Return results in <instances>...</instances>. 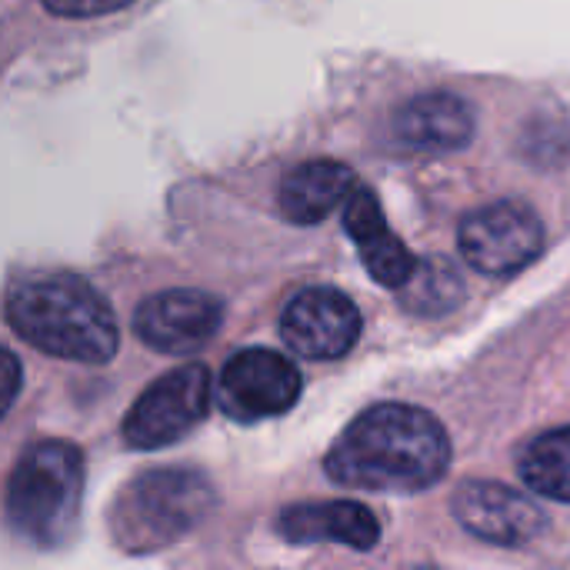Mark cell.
Segmentation results:
<instances>
[{
    "instance_id": "cell-11",
    "label": "cell",
    "mask_w": 570,
    "mask_h": 570,
    "mask_svg": "<svg viewBox=\"0 0 570 570\" xmlns=\"http://www.w3.org/2000/svg\"><path fill=\"white\" fill-rule=\"evenodd\" d=\"M277 531L287 544H341L351 551H374L381 524L374 511L357 501H311L284 508Z\"/></svg>"
},
{
    "instance_id": "cell-13",
    "label": "cell",
    "mask_w": 570,
    "mask_h": 570,
    "mask_svg": "<svg viewBox=\"0 0 570 570\" xmlns=\"http://www.w3.org/2000/svg\"><path fill=\"white\" fill-rule=\"evenodd\" d=\"M394 137L407 150H461L474 137V107L451 90L417 94L394 114Z\"/></svg>"
},
{
    "instance_id": "cell-17",
    "label": "cell",
    "mask_w": 570,
    "mask_h": 570,
    "mask_svg": "<svg viewBox=\"0 0 570 570\" xmlns=\"http://www.w3.org/2000/svg\"><path fill=\"white\" fill-rule=\"evenodd\" d=\"M134 0H43V7L57 17H104L130 7Z\"/></svg>"
},
{
    "instance_id": "cell-4",
    "label": "cell",
    "mask_w": 570,
    "mask_h": 570,
    "mask_svg": "<svg viewBox=\"0 0 570 570\" xmlns=\"http://www.w3.org/2000/svg\"><path fill=\"white\" fill-rule=\"evenodd\" d=\"M214 484L200 471H147L134 478L114 504V541L134 554L170 548L214 511Z\"/></svg>"
},
{
    "instance_id": "cell-7",
    "label": "cell",
    "mask_w": 570,
    "mask_h": 570,
    "mask_svg": "<svg viewBox=\"0 0 570 570\" xmlns=\"http://www.w3.org/2000/svg\"><path fill=\"white\" fill-rule=\"evenodd\" d=\"M301 397V371L291 357L250 347L234 354L217 381V404L230 421L254 424L287 414Z\"/></svg>"
},
{
    "instance_id": "cell-9",
    "label": "cell",
    "mask_w": 570,
    "mask_h": 570,
    "mask_svg": "<svg viewBox=\"0 0 570 570\" xmlns=\"http://www.w3.org/2000/svg\"><path fill=\"white\" fill-rule=\"evenodd\" d=\"M220 324L224 304L214 294L194 287L150 294L134 314L137 337L160 354H194L220 331Z\"/></svg>"
},
{
    "instance_id": "cell-12",
    "label": "cell",
    "mask_w": 570,
    "mask_h": 570,
    "mask_svg": "<svg viewBox=\"0 0 570 570\" xmlns=\"http://www.w3.org/2000/svg\"><path fill=\"white\" fill-rule=\"evenodd\" d=\"M344 230L354 240L361 264L381 287H401L411 271L417 267V257L404 247V240L387 227L384 210L367 187H354L344 200Z\"/></svg>"
},
{
    "instance_id": "cell-3",
    "label": "cell",
    "mask_w": 570,
    "mask_h": 570,
    "mask_svg": "<svg viewBox=\"0 0 570 570\" xmlns=\"http://www.w3.org/2000/svg\"><path fill=\"white\" fill-rule=\"evenodd\" d=\"M83 498V458L67 441H37L17 461L7 484V521L33 548H60L77 524Z\"/></svg>"
},
{
    "instance_id": "cell-5",
    "label": "cell",
    "mask_w": 570,
    "mask_h": 570,
    "mask_svg": "<svg viewBox=\"0 0 570 570\" xmlns=\"http://www.w3.org/2000/svg\"><path fill=\"white\" fill-rule=\"evenodd\" d=\"M458 244L464 261L491 277L528 271L544 250V220L524 200H494L461 220Z\"/></svg>"
},
{
    "instance_id": "cell-8",
    "label": "cell",
    "mask_w": 570,
    "mask_h": 570,
    "mask_svg": "<svg viewBox=\"0 0 570 570\" xmlns=\"http://www.w3.org/2000/svg\"><path fill=\"white\" fill-rule=\"evenodd\" d=\"M357 304L337 287H304L281 314V337L311 361H337L361 341Z\"/></svg>"
},
{
    "instance_id": "cell-1",
    "label": "cell",
    "mask_w": 570,
    "mask_h": 570,
    "mask_svg": "<svg viewBox=\"0 0 570 570\" xmlns=\"http://www.w3.org/2000/svg\"><path fill=\"white\" fill-rule=\"evenodd\" d=\"M327 478L371 494H421L451 468L444 424L414 404H377L357 414L327 451Z\"/></svg>"
},
{
    "instance_id": "cell-16",
    "label": "cell",
    "mask_w": 570,
    "mask_h": 570,
    "mask_svg": "<svg viewBox=\"0 0 570 570\" xmlns=\"http://www.w3.org/2000/svg\"><path fill=\"white\" fill-rule=\"evenodd\" d=\"M407 294V304L421 314H441L451 311L464 297L461 274L448 261H417L411 277L397 287Z\"/></svg>"
},
{
    "instance_id": "cell-14",
    "label": "cell",
    "mask_w": 570,
    "mask_h": 570,
    "mask_svg": "<svg viewBox=\"0 0 570 570\" xmlns=\"http://www.w3.org/2000/svg\"><path fill=\"white\" fill-rule=\"evenodd\" d=\"M354 187H357V180L347 164L307 160L281 180L277 204L291 224L311 227V224H321L324 217H331L347 200V194Z\"/></svg>"
},
{
    "instance_id": "cell-2",
    "label": "cell",
    "mask_w": 570,
    "mask_h": 570,
    "mask_svg": "<svg viewBox=\"0 0 570 570\" xmlns=\"http://www.w3.org/2000/svg\"><path fill=\"white\" fill-rule=\"evenodd\" d=\"M7 321L30 347L60 361L107 364L120 347L110 304L73 274L20 281L7 294Z\"/></svg>"
},
{
    "instance_id": "cell-6",
    "label": "cell",
    "mask_w": 570,
    "mask_h": 570,
    "mask_svg": "<svg viewBox=\"0 0 570 570\" xmlns=\"http://www.w3.org/2000/svg\"><path fill=\"white\" fill-rule=\"evenodd\" d=\"M210 371L204 364H184L157 377L130 407L124 438L134 451H160L187 438L210 411Z\"/></svg>"
},
{
    "instance_id": "cell-15",
    "label": "cell",
    "mask_w": 570,
    "mask_h": 570,
    "mask_svg": "<svg viewBox=\"0 0 570 570\" xmlns=\"http://www.w3.org/2000/svg\"><path fill=\"white\" fill-rule=\"evenodd\" d=\"M518 474L541 498L570 504V424L534 438L518 458Z\"/></svg>"
},
{
    "instance_id": "cell-10",
    "label": "cell",
    "mask_w": 570,
    "mask_h": 570,
    "mask_svg": "<svg viewBox=\"0 0 570 570\" xmlns=\"http://www.w3.org/2000/svg\"><path fill=\"white\" fill-rule=\"evenodd\" d=\"M451 508L468 534L501 548H524L548 528L544 511L528 494L494 481H464Z\"/></svg>"
},
{
    "instance_id": "cell-18",
    "label": "cell",
    "mask_w": 570,
    "mask_h": 570,
    "mask_svg": "<svg viewBox=\"0 0 570 570\" xmlns=\"http://www.w3.org/2000/svg\"><path fill=\"white\" fill-rule=\"evenodd\" d=\"M20 381H23V371H20V361L0 347V417L13 407L17 394H20Z\"/></svg>"
}]
</instances>
